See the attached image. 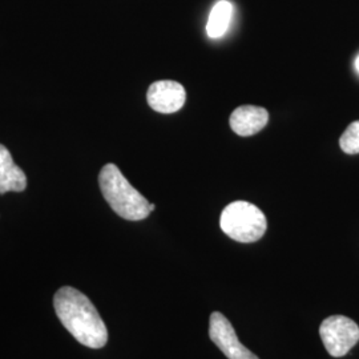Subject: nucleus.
Masks as SVG:
<instances>
[{
  "mask_svg": "<svg viewBox=\"0 0 359 359\" xmlns=\"http://www.w3.org/2000/svg\"><path fill=\"white\" fill-rule=\"evenodd\" d=\"M55 311L77 342L90 348H102L108 342V330L99 311L87 295L65 286L53 297Z\"/></svg>",
  "mask_w": 359,
  "mask_h": 359,
  "instance_id": "nucleus-1",
  "label": "nucleus"
},
{
  "mask_svg": "<svg viewBox=\"0 0 359 359\" xmlns=\"http://www.w3.org/2000/svg\"><path fill=\"white\" fill-rule=\"evenodd\" d=\"M99 185L105 201L120 217L140 221L151 215L148 200L129 184L115 164L104 165Z\"/></svg>",
  "mask_w": 359,
  "mask_h": 359,
  "instance_id": "nucleus-2",
  "label": "nucleus"
},
{
  "mask_svg": "<svg viewBox=\"0 0 359 359\" xmlns=\"http://www.w3.org/2000/svg\"><path fill=\"white\" fill-rule=\"evenodd\" d=\"M219 226L231 240L252 244L264 237L268 219L256 205L248 201H234L222 210Z\"/></svg>",
  "mask_w": 359,
  "mask_h": 359,
  "instance_id": "nucleus-3",
  "label": "nucleus"
},
{
  "mask_svg": "<svg viewBox=\"0 0 359 359\" xmlns=\"http://www.w3.org/2000/svg\"><path fill=\"white\" fill-rule=\"evenodd\" d=\"M320 335L327 353L341 358L358 344L359 326L345 316H332L322 322Z\"/></svg>",
  "mask_w": 359,
  "mask_h": 359,
  "instance_id": "nucleus-4",
  "label": "nucleus"
},
{
  "mask_svg": "<svg viewBox=\"0 0 359 359\" xmlns=\"http://www.w3.org/2000/svg\"><path fill=\"white\" fill-rule=\"evenodd\" d=\"M209 337L228 359H259L240 342L229 320L218 311L210 316Z\"/></svg>",
  "mask_w": 359,
  "mask_h": 359,
  "instance_id": "nucleus-5",
  "label": "nucleus"
},
{
  "mask_svg": "<svg viewBox=\"0 0 359 359\" xmlns=\"http://www.w3.org/2000/svg\"><path fill=\"white\" fill-rule=\"evenodd\" d=\"M147 100L149 107L156 112L175 114L184 107L187 92L177 81L160 80L149 87Z\"/></svg>",
  "mask_w": 359,
  "mask_h": 359,
  "instance_id": "nucleus-6",
  "label": "nucleus"
},
{
  "mask_svg": "<svg viewBox=\"0 0 359 359\" xmlns=\"http://www.w3.org/2000/svg\"><path fill=\"white\" fill-rule=\"evenodd\" d=\"M269 121V112L256 105H243L231 112V128L238 136L248 137L258 133L266 127Z\"/></svg>",
  "mask_w": 359,
  "mask_h": 359,
  "instance_id": "nucleus-7",
  "label": "nucleus"
},
{
  "mask_svg": "<svg viewBox=\"0 0 359 359\" xmlns=\"http://www.w3.org/2000/svg\"><path fill=\"white\" fill-rule=\"evenodd\" d=\"M26 187L25 172L13 163L10 151L0 144V194L23 192Z\"/></svg>",
  "mask_w": 359,
  "mask_h": 359,
  "instance_id": "nucleus-8",
  "label": "nucleus"
},
{
  "mask_svg": "<svg viewBox=\"0 0 359 359\" xmlns=\"http://www.w3.org/2000/svg\"><path fill=\"white\" fill-rule=\"evenodd\" d=\"M233 6L228 0H219L212 8L208 25H206V34L210 39L221 38L225 35L231 25Z\"/></svg>",
  "mask_w": 359,
  "mask_h": 359,
  "instance_id": "nucleus-9",
  "label": "nucleus"
},
{
  "mask_svg": "<svg viewBox=\"0 0 359 359\" xmlns=\"http://www.w3.org/2000/svg\"><path fill=\"white\" fill-rule=\"evenodd\" d=\"M341 149L347 154H359V120L353 121L339 139Z\"/></svg>",
  "mask_w": 359,
  "mask_h": 359,
  "instance_id": "nucleus-10",
  "label": "nucleus"
},
{
  "mask_svg": "<svg viewBox=\"0 0 359 359\" xmlns=\"http://www.w3.org/2000/svg\"><path fill=\"white\" fill-rule=\"evenodd\" d=\"M355 68H357V71L359 72V56L357 57V60H355Z\"/></svg>",
  "mask_w": 359,
  "mask_h": 359,
  "instance_id": "nucleus-11",
  "label": "nucleus"
},
{
  "mask_svg": "<svg viewBox=\"0 0 359 359\" xmlns=\"http://www.w3.org/2000/svg\"><path fill=\"white\" fill-rule=\"evenodd\" d=\"M154 208H156V206H154V204H151V205H149V209H151V212H154Z\"/></svg>",
  "mask_w": 359,
  "mask_h": 359,
  "instance_id": "nucleus-12",
  "label": "nucleus"
}]
</instances>
